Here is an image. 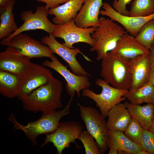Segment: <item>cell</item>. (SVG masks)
<instances>
[{"label": "cell", "instance_id": "obj_1", "mask_svg": "<svg viewBox=\"0 0 154 154\" xmlns=\"http://www.w3.org/2000/svg\"><path fill=\"white\" fill-rule=\"evenodd\" d=\"M62 83L54 78L47 84L33 91L23 98L21 101L23 109L26 111L36 113L56 110L61 108Z\"/></svg>", "mask_w": 154, "mask_h": 154}, {"label": "cell", "instance_id": "obj_2", "mask_svg": "<svg viewBox=\"0 0 154 154\" xmlns=\"http://www.w3.org/2000/svg\"><path fill=\"white\" fill-rule=\"evenodd\" d=\"M73 97H71L68 103L63 109L43 112L38 119L34 121L29 122L26 125L19 123L13 113L10 114L8 119L13 124V127L15 130L22 131L33 144L36 145L38 136L54 131L58 127L61 118L69 114L71 102Z\"/></svg>", "mask_w": 154, "mask_h": 154}, {"label": "cell", "instance_id": "obj_3", "mask_svg": "<svg viewBox=\"0 0 154 154\" xmlns=\"http://www.w3.org/2000/svg\"><path fill=\"white\" fill-rule=\"evenodd\" d=\"M101 66L100 75L103 79L115 88L129 90L131 81L130 61L110 52L102 59Z\"/></svg>", "mask_w": 154, "mask_h": 154}, {"label": "cell", "instance_id": "obj_4", "mask_svg": "<svg viewBox=\"0 0 154 154\" xmlns=\"http://www.w3.org/2000/svg\"><path fill=\"white\" fill-rule=\"evenodd\" d=\"M100 25L97 27L91 37L95 40L90 51H96V60H102L108 52L115 47L117 41L127 31L121 26L110 19L102 17Z\"/></svg>", "mask_w": 154, "mask_h": 154}, {"label": "cell", "instance_id": "obj_5", "mask_svg": "<svg viewBox=\"0 0 154 154\" xmlns=\"http://www.w3.org/2000/svg\"><path fill=\"white\" fill-rule=\"evenodd\" d=\"M80 115L87 130L99 145L100 154L108 149L109 130L105 117L96 108L78 104Z\"/></svg>", "mask_w": 154, "mask_h": 154}, {"label": "cell", "instance_id": "obj_6", "mask_svg": "<svg viewBox=\"0 0 154 154\" xmlns=\"http://www.w3.org/2000/svg\"><path fill=\"white\" fill-rule=\"evenodd\" d=\"M96 84L101 87L102 90L100 94H97L88 88L82 90V94L94 100L96 106L99 108L101 114L106 118L109 110L114 106L125 100L124 96L129 90H124L110 86L104 79L98 78L95 81Z\"/></svg>", "mask_w": 154, "mask_h": 154}, {"label": "cell", "instance_id": "obj_7", "mask_svg": "<svg viewBox=\"0 0 154 154\" xmlns=\"http://www.w3.org/2000/svg\"><path fill=\"white\" fill-rule=\"evenodd\" d=\"M84 127L79 122L75 121L60 122L53 132L45 134V140L40 148L52 143L56 149L57 154H61L63 151L69 147L71 143L78 139Z\"/></svg>", "mask_w": 154, "mask_h": 154}, {"label": "cell", "instance_id": "obj_8", "mask_svg": "<svg viewBox=\"0 0 154 154\" xmlns=\"http://www.w3.org/2000/svg\"><path fill=\"white\" fill-rule=\"evenodd\" d=\"M36 10L35 12L31 10L22 11L20 16L23 24L9 37L2 40L0 44L2 45L18 34L31 30L41 29L49 34H52L55 24L48 19V10L43 5L37 6Z\"/></svg>", "mask_w": 154, "mask_h": 154}, {"label": "cell", "instance_id": "obj_9", "mask_svg": "<svg viewBox=\"0 0 154 154\" xmlns=\"http://www.w3.org/2000/svg\"><path fill=\"white\" fill-rule=\"evenodd\" d=\"M97 27H91L82 28L76 25L74 20L62 25H55L52 34L55 38H59L64 40L62 43L71 48H74V44L80 42L88 44L92 46L95 40L91 37Z\"/></svg>", "mask_w": 154, "mask_h": 154}, {"label": "cell", "instance_id": "obj_10", "mask_svg": "<svg viewBox=\"0 0 154 154\" xmlns=\"http://www.w3.org/2000/svg\"><path fill=\"white\" fill-rule=\"evenodd\" d=\"M2 45L15 47L21 54L30 59L44 57L50 58L54 55L48 46L21 33L13 37Z\"/></svg>", "mask_w": 154, "mask_h": 154}, {"label": "cell", "instance_id": "obj_11", "mask_svg": "<svg viewBox=\"0 0 154 154\" xmlns=\"http://www.w3.org/2000/svg\"><path fill=\"white\" fill-rule=\"evenodd\" d=\"M50 59L51 61L44 60L42 65L54 70L65 78L67 82L66 89L71 96H74L76 93L77 98H79L80 91L90 87L91 83L88 76L77 75L71 72L67 66L63 64L54 55Z\"/></svg>", "mask_w": 154, "mask_h": 154}, {"label": "cell", "instance_id": "obj_12", "mask_svg": "<svg viewBox=\"0 0 154 154\" xmlns=\"http://www.w3.org/2000/svg\"><path fill=\"white\" fill-rule=\"evenodd\" d=\"M54 78L52 72L44 66L31 62L23 76L18 98L21 100L34 90L47 84Z\"/></svg>", "mask_w": 154, "mask_h": 154}, {"label": "cell", "instance_id": "obj_13", "mask_svg": "<svg viewBox=\"0 0 154 154\" xmlns=\"http://www.w3.org/2000/svg\"><path fill=\"white\" fill-rule=\"evenodd\" d=\"M41 42L48 46L53 53L60 56L68 64L72 73L78 76L90 75L82 66L76 58L79 49L68 48L58 41L52 34L42 37Z\"/></svg>", "mask_w": 154, "mask_h": 154}, {"label": "cell", "instance_id": "obj_14", "mask_svg": "<svg viewBox=\"0 0 154 154\" xmlns=\"http://www.w3.org/2000/svg\"><path fill=\"white\" fill-rule=\"evenodd\" d=\"M30 59L21 54L15 48L7 46L0 52V70L23 76L31 62Z\"/></svg>", "mask_w": 154, "mask_h": 154}, {"label": "cell", "instance_id": "obj_15", "mask_svg": "<svg viewBox=\"0 0 154 154\" xmlns=\"http://www.w3.org/2000/svg\"><path fill=\"white\" fill-rule=\"evenodd\" d=\"M127 32L119 39L115 48L110 51L117 56L130 61L142 55H149V50L139 43L135 37Z\"/></svg>", "mask_w": 154, "mask_h": 154}, {"label": "cell", "instance_id": "obj_16", "mask_svg": "<svg viewBox=\"0 0 154 154\" xmlns=\"http://www.w3.org/2000/svg\"><path fill=\"white\" fill-rule=\"evenodd\" d=\"M103 3V0H85L74 19L76 25L82 28L99 26V15Z\"/></svg>", "mask_w": 154, "mask_h": 154}, {"label": "cell", "instance_id": "obj_17", "mask_svg": "<svg viewBox=\"0 0 154 154\" xmlns=\"http://www.w3.org/2000/svg\"><path fill=\"white\" fill-rule=\"evenodd\" d=\"M130 61L131 81L129 92H132L148 82L151 68L149 55L140 56Z\"/></svg>", "mask_w": 154, "mask_h": 154}, {"label": "cell", "instance_id": "obj_18", "mask_svg": "<svg viewBox=\"0 0 154 154\" xmlns=\"http://www.w3.org/2000/svg\"><path fill=\"white\" fill-rule=\"evenodd\" d=\"M109 154H137L144 150L141 144L136 143L127 137L123 132L109 131Z\"/></svg>", "mask_w": 154, "mask_h": 154}, {"label": "cell", "instance_id": "obj_19", "mask_svg": "<svg viewBox=\"0 0 154 154\" xmlns=\"http://www.w3.org/2000/svg\"><path fill=\"white\" fill-rule=\"evenodd\" d=\"M84 0H69L57 7L49 9V14L54 16L53 22L55 25H62L74 20Z\"/></svg>", "mask_w": 154, "mask_h": 154}, {"label": "cell", "instance_id": "obj_20", "mask_svg": "<svg viewBox=\"0 0 154 154\" xmlns=\"http://www.w3.org/2000/svg\"><path fill=\"white\" fill-rule=\"evenodd\" d=\"M107 117L106 123L109 131L117 130L123 132L132 118L125 103L121 102L109 110Z\"/></svg>", "mask_w": 154, "mask_h": 154}, {"label": "cell", "instance_id": "obj_21", "mask_svg": "<svg viewBox=\"0 0 154 154\" xmlns=\"http://www.w3.org/2000/svg\"><path fill=\"white\" fill-rule=\"evenodd\" d=\"M23 76L0 70V92L9 98L17 97L22 86Z\"/></svg>", "mask_w": 154, "mask_h": 154}, {"label": "cell", "instance_id": "obj_22", "mask_svg": "<svg viewBox=\"0 0 154 154\" xmlns=\"http://www.w3.org/2000/svg\"><path fill=\"white\" fill-rule=\"evenodd\" d=\"M124 103L131 117L137 120L144 129L149 130L152 125L154 115V105L147 104L142 106L127 101Z\"/></svg>", "mask_w": 154, "mask_h": 154}, {"label": "cell", "instance_id": "obj_23", "mask_svg": "<svg viewBox=\"0 0 154 154\" xmlns=\"http://www.w3.org/2000/svg\"><path fill=\"white\" fill-rule=\"evenodd\" d=\"M15 3V0H10L6 6L0 9V39L9 37L18 28L13 13Z\"/></svg>", "mask_w": 154, "mask_h": 154}, {"label": "cell", "instance_id": "obj_24", "mask_svg": "<svg viewBox=\"0 0 154 154\" xmlns=\"http://www.w3.org/2000/svg\"><path fill=\"white\" fill-rule=\"evenodd\" d=\"M124 96L132 104L146 103L154 105V87L148 82L133 92L129 91Z\"/></svg>", "mask_w": 154, "mask_h": 154}, {"label": "cell", "instance_id": "obj_25", "mask_svg": "<svg viewBox=\"0 0 154 154\" xmlns=\"http://www.w3.org/2000/svg\"><path fill=\"white\" fill-rule=\"evenodd\" d=\"M129 11L131 17L149 15L154 13V0H133Z\"/></svg>", "mask_w": 154, "mask_h": 154}, {"label": "cell", "instance_id": "obj_26", "mask_svg": "<svg viewBox=\"0 0 154 154\" xmlns=\"http://www.w3.org/2000/svg\"><path fill=\"white\" fill-rule=\"evenodd\" d=\"M137 40L149 49L154 43V19L145 24L135 37Z\"/></svg>", "mask_w": 154, "mask_h": 154}, {"label": "cell", "instance_id": "obj_27", "mask_svg": "<svg viewBox=\"0 0 154 154\" xmlns=\"http://www.w3.org/2000/svg\"><path fill=\"white\" fill-rule=\"evenodd\" d=\"M144 130L138 122L132 117L124 132L125 135L132 141L141 144Z\"/></svg>", "mask_w": 154, "mask_h": 154}, {"label": "cell", "instance_id": "obj_28", "mask_svg": "<svg viewBox=\"0 0 154 154\" xmlns=\"http://www.w3.org/2000/svg\"><path fill=\"white\" fill-rule=\"evenodd\" d=\"M78 139L83 144L86 154H100L99 145L87 130H82Z\"/></svg>", "mask_w": 154, "mask_h": 154}, {"label": "cell", "instance_id": "obj_29", "mask_svg": "<svg viewBox=\"0 0 154 154\" xmlns=\"http://www.w3.org/2000/svg\"><path fill=\"white\" fill-rule=\"evenodd\" d=\"M141 145L149 154H154V133L144 129Z\"/></svg>", "mask_w": 154, "mask_h": 154}, {"label": "cell", "instance_id": "obj_30", "mask_svg": "<svg viewBox=\"0 0 154 154\" xmlns=\"http://www.w3.org/2000/svg\"><path fill=\"white\" fill-rule=\"evenodd\" d=\"M132 0H117L112 3V7L119 13L129 16V11L127 10L126 6L129 5Z\"/></svg>", "mask_w": 154, "mask_h": 154}, {"label": "cell", "instance_id": "obj_31", "mask_svg": "<svg viewBox=\"0 0 154 154\" xmlns=\"http://www.w3.org/2000/svg\"><path fill=\"white\" fill-rule=\"evenodd\" d=\"M45 3L46 8L48 10L57 7L61 4H64L69 0H34Z\"/></svg>", "mask_w": 154, "mask_h": 154}, {"label": "cell", "instance_id": "obj_32", "mask_svg": "<svg viewBox=\"0 0 154 154\" xmlns=\"http://www.w3.org/2000/svg\"><path fill=\"white\" fill-rule=\"evenodd\" d=\"M149 54L150 62L151 73L154 72V43L149 50Z\"/></svg>", "mask_w": 154, "mask_h": 154}, {"label": "cell", "instance_id": "obj_33", "mask_svg": "<svg viewBox=\"0 0 154 154\" xmlns=\"http://www.w3.org/2000/svg\"><path fill=\"white\" fill-rule=\"evenodd\" d=\"M148 82L153 85L154 87V72L150 73Z\"/></svg>", "mask_w": 154, "mask_h": 154}, {"label": "cell", "instance_id": "obj_34", "mask_svg": "<svg viewBox=\"0 0 154 154\" xmlns=\"http://www.w3.org/2000/svg\"><path fill=\"white\" fill-rule=\"evenodd\" d=\"M10 0H0V9H1L7 5Z\"/></svg>", "mask_w": 154, "mask_h": 154}, {"label": "cell", "instance_id": "obj_35", "mask_svg": "<svg viewBox=\"0 0 154 154\" xmlns=\"http://www.w3.org/2000/svg\"><path fill=\"white\" fill-rule=\"evenodd\" d=\"M149 130L151 131L152 132L154 133V115L153 116L152 125Z\"/></svg>", "mask_w": 154, "mask_h": 154}, {"label": "cell", "instance_id": "obj_36", "mask_svg": "<svg viewBox=\"0 0 154 154\" xmlns=\"http://www.w3.org/2000/svg\"><path fill=\"white\" fill-rule=\"evenodd\" d=\"M137 154H149L145 150H142L138 151Z\"/></svg>", "mask_w": 154, "mask_h": 154}]
</instances>
